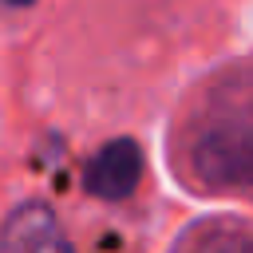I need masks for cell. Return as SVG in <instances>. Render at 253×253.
<instances>
[{"label": "cell", "mask_w": 253, "mask_h": 253, "mask_svg": "<svg viewBox=\"0 0 253 253\" xmlns=\"http://www.w3.org/2000/svg\"><path fill=\"white\" fill-rule=\"evenodd\" d=\"M190 253H253V233L249 229H210L194 241Z\"/></svg>", "instance_id": "obj_4"}, {"label": "cell", "mask_w": 253, "mask_h": 253, "mask_svg": "<svg viewBox=\"0 0 253 253\" xmlns=\"http://www.w3.org/2000/svg\"><path fill=\"white\" fill-rule=\"evenodd\" d=\"M190 166L202 186L253 198V107H233L210 119L194 138Z\"/></svg>", "instance_id": "obj_1"}, {"label": "cell", "mask_w": 253, "mask_h": 253, "mask_svg": "<svg viewBox=\"0 0 253 253\" xmlns=\"http://www.w3.org/2000/svg\"><path fill=\"white\" fill-rule=\"evenodd\" d=\"M138 178H142V150H138V142H130V138H111V142L87 162V174H83L87 190H91L95 198H107V202L126 198V194L138 186Z\"/></svg>", "instance_id": "obj_3"}, {"label": "cell", "mask_w": 253, "mask_h": 253, "mask_svg": "<svg viewBox=\"0 0 253 253\" xmlns=\"http://www.w3.org/2000/svg\"><path fill=\"white\" fill-rule=\"evenodd\" d=\"M4 4H12V8H28V4H36V0H4Z\"/></svg>", "instance_id": "obj_5"}, {"label": "cell", "mask_w": 253, "mask_h": 253, "mask_svg": "<svg viewBox=\"0 0 253 253\" xmlns=\"http://www.w3.org/2000/svg\"><path fill=\"white\" fill-rule=\"evenodd\" d=\"M0 253H75L59 229V217L43 202H28L8 213L0 229Z\"/></svg>", "instance_id": "obj_2"}]
</instances>
